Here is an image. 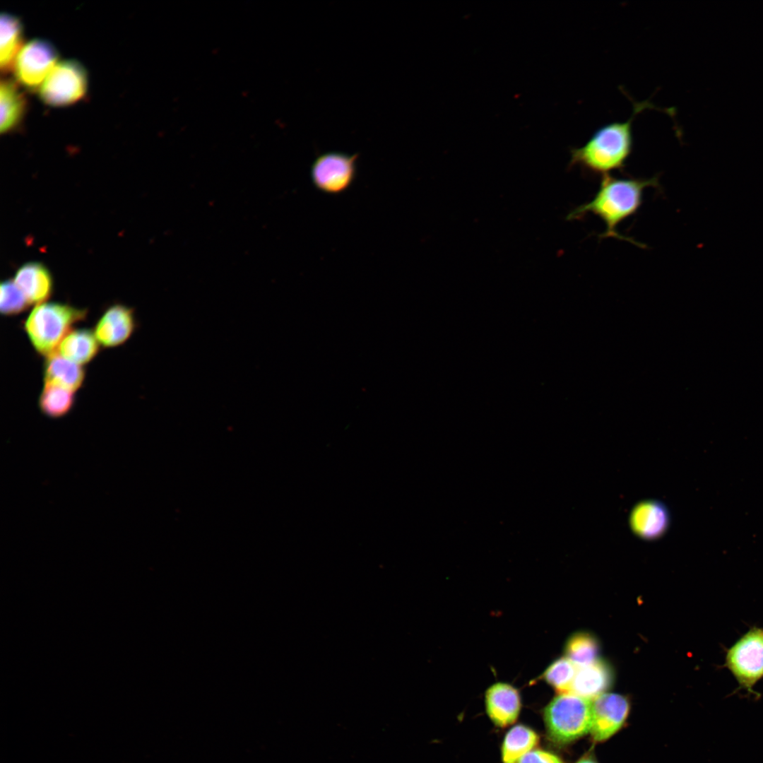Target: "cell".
Returning <instances> with one entry per match:
<instances>
[{
  "mask_svg": "<svg viewBox=\"0 0 763 763\" xmlns=\"http://www.w3.org/2000/svg\"><path fill=\"white\" fill-rule=\"evenodd\" d=\"M58 59V52L50 42L30 40L23 45L16 59L13 69L16 80L28 90H37L55 67Z\"/></svg>",
  "mask_w": 763,
  "mask_h": 763,
  "instance_id": "8",
  "label": "cell"
},
{
  "mask_svg": "<svg viewBox=\"0 0 763 763\" xmlns=\"http://www.w3.org/2000/svg\"><path fill=\"white\" fill-rule=\"evenodd\" d=\"M358 153L328 151L319 154L313 161L310 175L314 187L329 195L347 191L357 175Z\"/></svg>",
  "mask_w": 763,
  "mask_h": 763,
  "instance_id": "7",
  "label": "cell"
},
{
  "mask_svg": "<svg viewBox=\"0 0 763 763\" xmlns=\"http://www.w3.org/2000/svg\"><path fill=\"white\" fill-rule=\"evenodd\" d=\"M723 666L736 680L738 690L759 697L754 686L763 678V627H751L728 648Z\"/></svg>",
  "mask_w": 763,
  "mask_h": 763,
  "instance_id": "5",
  "label": "cell"
},
{
  "mask_svg": "<svg viewBox=\"0 0 763 763\" xmlns=\"http://www.w3.org/2000/svg\"><path fill=\"white\" fill-rule=\"evenodd\" d=\"M576 670V666L566 656L560 657L545 668L541 679L557 693L569 692Z\"/></svg>",
  "mask_w": 763,
  "mask_h": 763,
  "instance_id": "22",
  "label": "cell"
},
{
  "mask_svg": "<svg viewBox=\"0 0 763 763\" xmlns=\"http://www.w3.org/2000/svg\"><path fill=\"white\" fill-rule=\"evenodd\" d=\"M576 763H598L591 755H586L579 759Z\"/></svg>",
  "mask_w": 763,
  "mask_h": 763,
  "instance_id": "25",
  "label": "cell"
},
{
  "mask_svg": "<svg viewBox=\"0 0 763 763\" xmlns=\"http://www.w3.org/2000/svg\"><path fill=\"white\" fill-rule=\"evenodd\" d=\"M1 132L13 130L22 121L27 101L17 84L11 80H1L0 84Z\"/></svg>",
  "mask_w": 763,
  "mask_h": 763,
  "instance_id": "15",
  "label": "cell"
},
{
  "mask_svg": "<svg viewBox=\"0 0 763 763\" xmlns=\"http://www.w3.org/2000/svg\"><path fill=\"white\" fill-rule=\"evenodd\" d=\"M23 25L18 18L7 13L1 14L0 68L3 73H8L13 67L16 59L23 47Z\"/></svg>",
  "mask_w": 763,
  "mask_h": 763,
  "instance_id": "16",
  "label": "cell"
},
{
  "mask_svg": "<svg viewBox=\"0 0 763 763\" xmlns=\"http://www.w3.org/2000/svg\"><path fill=\"white\" fill-rule=\"evenodd\" d=\"M592 718V700L572 692L558 693L543 710L547 735L557 745L570 743L590 733Z\"/></svg>",
  "mask_w": 763,
  "mask_h": 763,
  "instance_id": "3",
  "label": "cell"
},
{
  "mask_svg": "<svg viewBox=\"0 0 763 763\" xmlns=\"http://www.w3.org/2000/svg\"><path fill=\"white\" fill-rule=\"evenodd\" d=\"M599 650L598 640L593 634L586 632H578L572 634L567 640L564 654L576 668H580L598 659Z\"/></svg>",
  "mask_w": 763,
  "mask_h": 763,
  "instance_id": "20",
  "label": "cell"
},
{
  "mask_svg": "<svg viewBox=\"0 0 763 763\" xmlns=\"http://www.w3.org/2000/svg\"><path fill=\"white\" fill-rule=\"evenodd\" d=\"M86 311L57 303H40L32 310L25 329L35 348L49 356L57 352L71 325L84 319Z\"/></svg>",
  "mask_w": 763,
  "mask_h": 763,
  "instance_id": "4",
  "label": "cell"
},
{
  "mask_svg": "<svg viewBox=\"0 0 763 763\" xmlns=\"http://www.w3.org/2000/svg\"><path fill=\"white\" fill-rule=\"evenodd\" d=\"M134 329L133 311L117 304L109 308L96 325L95 335L105 346L123 343Z\"/></svg>",
  "mask_w": 763,
  "mask_h": 763,
  "instance_id": "13",
  "label": "cell"
},
{
  "mask_svg": "<svg viewBox=\"0 0 763 763\" xmlns=\"http://www.w3.org/2000/svg\"><path fill=\"white\" fill-rule=\"evenodd\" d=\"M539 736L531 728L519 724L506 733L501 747L502 763H516L523 755L535 749Z\"/></svg>",
  "mask_w": 763,
  "mask_h": 763,
  "instance_id": "19",
  "label": "cell"
},
{
  "mask_svg": "<svg viewBox=\"0 0 763 763\" xmlns=\"http://www.w3.org/2000/svg\"><path fill=\"white\" fill-rule=\"evenodd\" d=\"M613 679L610 664L598 658L589 665L577 668L569 692L593 700L610 687Z\"/></svg>",
  "mask_w": 763,
  "mask_h": 763,
  "instance_id": "12",
  "label": "cell"
},
{
  "mask_svg": "<svg viewBox=\"0 0 763 763\" xmlns=\"http://www.w3.org/2000/svg\"><path fill=\"white\" fill-rule=\"evenodd\" d=\"M73 403V391L45 383L40 397V407L47 415L57 418L66 414Z\"/></svg>",
  "mask_w": 763,
  "mask_h": 763,
  "instance_id": "21",
  "label": "cell"
},
{
  "mask_svg": "<svg viewBox=\"0 0 763 763\" xmlns=\"http://www.w3.org/2000/svg\"><path fill=\"white\" fill-rule=\"evenodd\" d=\"M30 303L13 280H6L1 285L0 308L2 313L14 314L25 309Z\"/></svg>",
  "mask_w": 763,
  "mask_h": 763,
  "instance_id": "23",
  "label": "cell"
},
{
  "mask_svg": "<svg viewBox=\"0 0 763 763\" xmlns=\"http://www.w3.org/2000/svg\"><path fill=\"white\" fill-rule=\"evenodd\" d=\"M486 714L497 727L515 723L521 709L519 691L509 683L498 682L490 685L485 694Z\"/></svg>",
  "mask_w": 763,
  "mask_h": 763,
  "instance_id": "10",
  "label": "cell"
},
{
  "mask_svg": "<svg viewBox=\"0 0 763 763\" xmlns=\"http://www.w3.org/2000/svg\"><path fill=\"white\" fill-rule=\"evenodd\" d=\"M88 85L85 67L74 59L64 60L57 64L45 80L40 89V97L49 106H69L84 97Z\"/></svg>",
  "mask_w": 763,
  "mask_h": 763,
  "instance_id": "6",
  "label": "cell"
},
{
  "mask_svg": "<svg viewBox=\"0 0 763 763\" xmlns=\"http://www.w3.org/2000/svg\"><path fill=\"white\" fill-rule=\"evenodd\" d=\"M632 103L633 112L628 119L601 126L583 146L571 148L569 167L577 165L603 176L614 170H623L633 149V120L644 110L655 108L649 100H634Z\"/></svg>",
  "mask_w": 763,
  "mask_h": 763,
  "instance_id": "2",
  "label": "cell"
},
{
  "mask_svg": "<svg viewBox=\"0 0 763 763\" xmlns=\"http://www.w3.org/2000/svg\"><path fill=\"white\" fill-rule=\"evenodd\" d=\"M670 522L666 506L655 499L637 504L629 514V524L632 532L646 540H656L668 531Z\"/></svg>",
  "mask_w": 763,
  "mask_h": 763,
  "instance_id": "11",
  "label": "cell"
},
{
  "mask_svg": "<svg viewBox=\"0 0 763 763\" xmlns=\"http://www.w3.org/2000/svg\"><path fill=\"white\" fill-rule=\"evenodd\" d=\"M593 718L590 731L596 742L608 740L625 722L629 712L627 697L616 693H603L592 700Z\"/></svg>",
  "mask_w": 763,
  "mask_h": 763,
  "instance_id": "9",
  "label": "cell"
},
{
  "mask_svg": "<svg viewBox=\"0 0 763 763\" xmlns=\"http://www.w3.org/2000/svg\"><path fill=\"white\" fill-rule=\"evenodd\" d=\"M99 348L95 334L87 329L71 331L58 347V353L67 360L81 365L90 361Z\"/></svg>",
  "mask_w": 763,
  "mask_h": 763,
  "instance_id": "18",
  "label": "cell"
},
{
  "mask_svg": "<svg viewBox=\"0 0 763 763\" xmlns=\"http://www.w3.org/2000/svg\"><path fill=\"white\" fill-rule=\"evenodd\" d=\"M45 369V382L74 391L81 385L84 370L80 365L61 355L58 351L47 356Z\"/></svg>",
  "mask_w": 763,
  "mask_h": 763,
  "instance_id": "17",
  "label": "cell"
},
{
  "mask_svg": "<svg viewBox=\"0 0 763 763\" xmlns=\"http://www.w3.org/2000/svg\"><path fill=\"white\" fill-rule=\"evenodd\" d=\"M516 763H564L555 754L540 749H533L519 759Z\"/></svg>",
  "mask_w": 763,
  "mask_h": 763,
  "instance_id": "24",
  "label": "cell"
},
{
  "mask_svg": "<svg viewBox=\"0 0 763 763\" xmlns=\"http://www.w3.org/2000/svg\"><path fill=\"white\" fill-rule=\"evenodd\" d=\"M13 281L32 303H42L52 290V278L41 264L30 262L23 265L16 273Z\"/></svg>",
  "mask_w": 763,
  "mask_h": 763,
  "instance_id": "14",
  "label": "cell"
},
{
  "mask_svg": "<svg viewBox=\"0 0 763 763\" xmlns=\"http://www.w3.org/2000/svg\"><path fill=\"white\" fill-rule=\"evenodd\" d=\"M658 186V177L623 179L610 175H604L592 200L572 210L567 215V220H580L586 215L592 213L603 220L606 226L605 232L599 235L600 238L614 237L644 248V244L621 235L617 227L620 223L638 211L643 202L644 189Z\"/></svg>",
  "mask_w": 763,
  "mask_h": 763,
  "instance_id": "1",
  "label": "cell"
}]
</instances>
